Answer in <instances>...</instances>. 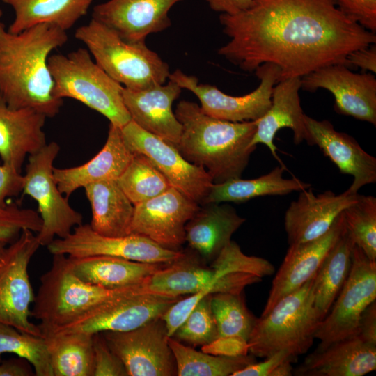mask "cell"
<instances>
[{"label": "cell", "mask_w": 376, "mask_h": 376, "mask_svg": "<svg viewBox=\"0 0 376 376\" xmlns=\"http://www.w3.org/2000/svg\"><path fill=\"white\" fill-rule=\"evenodd\" d=\"M219 21L230 40L218 54L246 72L274 64L279 81L329 65L347 67L350 53L376 42L375 33L344 13L336 0H253L238 14L221 13Z\"/></svg>", "instance_id": "1"}, {"label": "cell", "mask_w": 376, "mask_h": 376, "mask_svg": "<svg viewBox=\"0 0 376 376\" xmlns=\"http://www.w3.org/2000/svg\"><path fill=\"white\" fill-rule=\"evenodd\" d=\"M67 41L66 31L53 25L13 33L0 21V94L10 107L31 109L47 118L59 113L63 100L55 95L48 60Z\"/></svg>", "instance_id": "2"}, {"label": "cell", "mask_w": 376, "mask_h": 376, "mask_svg": "<svg viewBox=\"0 0 376 376\" xmlns=\"http://www.w3.org/2000/svg\"><path fill=\"white\" fill-rule=\"evenodd\" d=\"M182 125L175 146L190 163L201 166L213 183L241 178L256 146V120L230 122L212 117L196 102L181 100L174 111Z\"/></svg>", "instance_id": "3"}, {"label": "cell", "mask_w": 376, "mask_h": 376, "mask_svg": "<svg viewBox=\"0 0 376 376\" xmlns=\"http://www.w3.org/2000/svg\"><path fill=\"white\" fill-rule=\"evenodd\" d=\"M95 63L113 80L133 90L164 84L171 74L169 65L146 41H130L94 19L75 33Z\"/></svg>", "instance_id": "4"}, {"label": "cell", "mask_w": 376, "mask_h": 376, "mask_svg": "<svg viewBox=\"0 0 376 376\" xmlns=\"http://www.w3.org/2000/svg\"><path fill=\"white\" fill-rule=\"evenodd\" d=\"M48 64L58 98L76 100L120 128L131 120L123 99L124 87L95 63L86 48L50 55Z\"/></svg>", "instance_id": "5"}, {"label": "cell", "mask_w": 376, "mask_h": 376, "mask_svg": "<svg viewBox=\"0 0 376 376\" xmlns=\"http://www.w3.org/2000/svg\"><path fill=\"white\" fill-rule=\"evenodd\" d=\"M313 278L256 318L248 339L251 355L265 358L286 350L298 358L311 348L320 322L313 308Z\"/></svg>", "instance_id": "6"}, {"label": "cell", "mask_w": 376, "mask_h": 376, "mask_svg": "<svg viewBox=\"0 0 376 376\" xmlns=\"http://www.w3.org/2000/svg\"><path fill=\"white\" fill-rule=\"evenodd\" d=\"M108 290L88 283L73 272L70 258L53 254L50 268L40 278V286L31 310L41 329L64 327L113 295Z\"/></svg>", "instance_id": "7"}, {"label": "cell", "mask_w": 376, "mask_h": 376, "mask_svg": "<svg viewBox=\"0 0 376 376\" xmlns=\"http://www.w3.org/2000/svg\"><path fill=\"white\" fill-rule=\"evenodd\" d=\"M142 283L118 289L64 327L40 328V331H81L91 334L130 331L162 317L172 304L183 297L148 292Z\"/></svg>", "instance_id": "8"}, {"label": "cell", "mask_w": 376, "mask_h": 376, "mask_svg": "<svg viewBox=\"0 0 376 376\" xmlns=\"http://www.w3.org/2000/svg\"><path fill=\"white\" fill-rule=\"evenodd\" d=\"M60 151L55 141L47 143L29 155L22 192L38 204L42 226L37 238L40 246H48L55 238H64L77 226L83 216L72 208L58 188L54 176V162Z\"/></svg>", "instance_id": "9"}, {"label": "cell", "mask_w": 376, "mask_h": 376, "mask_svg": "<svg viewBox=\"0 0 376 376\" xmlns=\"http://www.w3.org/2000/svg\"><path fill=\"white\" fill-rule=\"evenodd\" d=\"M375 299L376 261L354 244L347 280L315 331V338L320 341L315 350L357 334L362 313Z\"/></svg>", "instance_id": "10"}, {"label": "cell", "mask_w": 376, "mask_h": 376, "mask_svg": "<svg viewBox=\"0 0 376 376\" xmlns=\"http://www.w3.org/2000/svg\"><path fill=\"white\" fill-rule=\"evenodd\" d=\"M40 246L34 232L24 229L4 249L0 260V322L42 336L38 324L29 320L35 295L28 267Z\"/></svg>", "instance_id": "11"}, {"label": "cell", "mask_w": 376, "mask_h": 376, "mask_svg": "<svg viewBox=\"0 0 376 376\" xmlns=\"http://www.w3.org/2000/svg\"><path fill=\"white\" fill-rule=\"evenodd\" d=\"M255 72L260 80L259 86L242 96L229 95L214 86L200 84L196 77L179 69L171 73L169 79L194 93L203 111L212 117L230 122L253 121L263 117L269 109L272 89L281 75L279 68L271 63L258 66Z\"/></svg>", "instance_id": "12"}, {"label": "cell", "mask_w": 376, "mask_h": 376, "mask_svg": "<svg viewBox=\"0 0 376 376\" xmlns=\"http://www.w3.org/2000/svg\"><path fill=\"white\" fill-rule=\"evenodd\" d=\"M120 132L132 153L146 157L171 187L202 203L213 184L204 168L190 163L174 144L144 130L132 120L120 128Z\"/></svg>", "instance_id": "13"}, {"label": "cell", "mask_w": 376, "mask_h": 376, "mask_svg": "<svg viewBox=\"0 0 376 376\" xmlns=\"http://www.w3.org/2000/svg\"><path fill=\"white\" fill-rule=\"evenodd\" d=\"M101 333L128 376L177 375L170 337L161 317L132 330Z\"/></svg>", "instance_id": "14"}, {"label": "cell", "mask_w": 376, "mask_h": 376, "mask_svg": "<svg viewBox=\"0 0 376 376\" xmlns=\"http://www.w3.org/2000/svg\"><path fill=\"white\" fill-rule=\"evenodd\" d=\"M53 254L80 258L109 256L127 260L170 264L182 254L181 251L164 248L148 237L130 233L121 237H109L95 232L89 224H80L64 238L54 239L48 246Z\"/></svg>", "instance_id": "15"}, {"label": "cell", "mask_w": 376, "mask_h": 376, "mask_svg": "<svg viewBox=\"0 0 376 376\" xmlns=\"http://www.w3.org/2000/svg\"><path fill=\"white\" fill-rule=\"evenodd\" d=\"M199 204L171 187L134 205L130 233L145 236L175 251L185 242V227Z\"/></svg>", "instance_id": "16"}, {"label": "cell", "mask_w": 376, "mask_h": 376, "mask_svg": "<svg viewBox=\"0 0 376 376\" xmlns=\"http://www.w3.org/2000/svg\"><path fill=\"white\" fill-rule=\"evenodd\" d=\"M301 88L309 92L326 89L333 94L338 113L376 125V79L373 73H354L344 64L329 65L301 77Z\"/></svg>", "instance_id": "17"}, {"label": "cell", "mask_w": 376, "mask_h": 376, "mask_svg": "<svg viewBox=\"0 0 376 376\" xmlns=\"http://www.w3.org/2000/svg\"><path fill=\"white\" fill-rule=\"evenodd\" d=\"M346 229L343 212L322 236L289 245L283 261L272 284L261 316L268 313L284 296L296 290L316 273L328 252Z\"/></svg>", "instance_id": "18"}, {"label": "cell", "mask_w": 376, "mask_h": 376, "mask_svg": "<svg viewBox=\"0 0 376 376\" xmlns=\"http://www.w3.org/2000/svg\"><path fill=\"white\" fill-rule=\"evenodd\" d=\"M358 196V193H352L348 189L338 195L330 190L316 195L311 187L301 191L285 213L284 227L289 245L324 235L344 210L357 201Z\"/></svg>", "instance_id": "19"}, {"label": "cell", "mask_w": 376, "mask_h": 376, "mask_svg": "<svg viewBox=\"0 0 376 376\" xmlns=\"http://www.w3.org/2000/svg\"><path fill=\"white\" fill-rule=\"evenodd\" d=\"M183 0H108L94 6L92 18L130 41L146 37L171 25L169 12Z\"/></svg>", "instance_id": "20"}, {"label": "cell", "mask_w": 376, "mask_h": 376, "mask_svg": "<svg viewBox=\"0 0 376 376\" xmlns=\"http://www.w3.org/2000/svg\"><path fill=\"white\" fill-rule=\"evenodd\" d=\"M304 121L309 140L318 146L343 174L354 178L348 189L352 193L376 182V158L366 152L352 136L335 130L328 120H318L304 114Z\"/></svg>", "instance_id": "21"}, {"label": "cell", "mask_w": 376, "mask_h": 376, "mask_svg": "<svg viewBox=\"0 0 376 376\" xmlns=\"http://www.w3.org/2000/svg\"><path fill=\"white\" fill-rule=\"evenodd\" d=\"M182 88L173 81L140 90L124 87L123 99L131 120L144 130L176 146L182 125L172 106Z\"/></svg>", "instance_id": "22"}, {"label": "cell", "mask_w": 376, "mask_h": 376, "mask_svg": "<svg viewBox=\"0 0 376 376\" xmlns=\"http://www.w3.org/2000/svg\"><path fill=\"white\" fill-rule=\"evenodd\" d=\"M376 369V345L358 334L315 350L293 369L296 376H363Z\"/></svg>", "instance_id": "23"}, {"label": "cell", "mask_w": 376, "mask_h": 376, "mask_svg": "<svg viewBox=\"0 0 376 376\" xmlns=\"http://www.w3.org/2000/svg\"><path fill=\"white\" fill-rule=\"evenodd\" d=\"M244 222L245 219L228 204H199L185 225V242L204 263H211Z\"/></svg>", "instance_id": "24"}, {"label": "cell", "mask_w": 376, "mask_h": 376, "mask_svg": "<svg viewBox=\"0 0 376 376\" xmlns=\"http://www.w3.org/2000/svg\"><path fill=\"white\" fill-rule=\"evenodd\" d=\"M301 78L293 77L279 81L272 89L271 105L265 114L256 120V130L251 141L252 146L263 144L272 155L279 159L274 140L277 132L285 127L293 132L294 142L299 144L309 136L304 121L299 91Z\"/></svg>", "instance_id": "25"}, {"label": "cell", "mask_w": 376, "mask_h": 376, "mask_svg": "<svg viewBox=\"0 0 376 376\" xmlns=\"http://www.w3.org/2000/svg\"><path fill=\"white\" fill-rule=\"evenodd\" d=\"M47 117L28 108L10 107L0 94V157L21 172L27 155L47 143L43 127Z\"/></svg>", "instance_id": "26"}, {"label": "cell", "mask_w": 376, "mask_h": 376, "mask_svg": "<svg viewBox=\"0 0 376 376\" xmlns=\"http://www.w3.org/2000/svg\"><path fill=\"white\" fill-rule=\"evenodd\" d=\"M133 153L126 146L120 128L109 123L107 141L100 151L84 164L54 168L60 191L68 198L81 187L104 180H117L130 162Z\"/></svg>", "instance_id": "27"}, {"label": "cell", "mask_w": 376, "mask_h": 376, "mask_svg": "<svg viewBox=\"0 0 376 376\" xmlns=\"http://www.w3.org/2000/svg\"><path fill=\"white\" fill-rule=\"evenodd\" d=\"M196 253L183 252L180 257L162 267L147 278L143 285L148 292L171 297L195 294L232 272L212 262L205 266Z\"/></svg>", "instance_id": "28"}, {"label": "cell", "mask_w": 376, "mask_h": 376, "mask_svg": "<svg viewBox=\"0 0 376 376\" xmlns=\"http://www.w3.org/2000/svg\"><path fill=\"white\" fill-rule=\"evenodd\" d=\"M68 257L74 273L80 279L108 290L121 289L141 283L167 265L109 256Z\"/></svg>", "instance_id": "29"}, {"label": "cell", "mask_w": 376, "mask_h": 376, "mask_svg": "<svg viewBox=\"0 0 376 376\" xmlns=\"http://www.w3.org/2000/svg\"><path fill=\"white\" fill-rule=\"evenodd\" d=\"M91 208V228L98 234L121 237L130 234L134 205L117 180H104L84 187Z\"/></svg>", "instance_id": "30"}, {"label": "cell", "mask_w": 376, "mask_h": 376, "mask_svg": "<svg viewBox=\"0 0 376 376\" xmlns=\"http://www.w3.org/2000/svg\"><path fill=\"white\" fill-rule=\"evenodd\" d=\"M10 6L15 17L8 30L18 33L47 24L63 31L71 29L87 14L95 0H1Z\"/></svg>", "instance_id": "31"}, {"label": "cell", "mask_w": 376, "mask_h": 376, "mask_svg": "<svg viewBox=\"0 0 376 376\" xmlns=\"http://www.w3.org/2000/svg\"><path fill=\"white\" fill-rule=\"evenodd\" d=\"M284 171L285 166L281 164L256 178L243 180L238 178L221 183H213L202 203H240L259 196H283L311 187L310 183L296 178H284Z\"/></svg>", "instance_id": "32"}, {"label": "cell", "mask_w": 376, "mask_h": 376, "mask_svg": "<svg viewBox=\"0 0 376 376\" xmlns=\"http://www.w3.org/2000/svg\"><path fill=\"white\" fill-rule=\"evenodd\" d=\"M354 242L344 230L322 261L313 278V308L320 321L330 311L349 275Z\"/></svg>", "instance_id": "33"}, {"label": "cell", "mask_w": 376, "mask_h": 376, "mask_svg": "<svg viewBox=\"0 0 376 376\" xmlns=\"http://www.w3.org/2000/svg\"><path fill=\"white\" fill-rule=\"evenodd\" d=\"M54 376H93V334L41 331Z\"/></svg>", "instance_id": "34"}, {"label": "cell", "mask_w": 376, "mask_h": 376, "mask_svg": "<svg viewBox=\"0 0 376 376\" xmlns=\"http://www.w3.org/2000/svg\"><path fill=\"white\" fill-rule=\"evenodd\" d=\"M178 376H232L256 361L253 355L222 357L197 351L170 337Z\"/></svg>", "instance_id": "35"}, {"label": "cell", "mask_w": 376, "mask_h": 376, "mask_svg": "<svg viewBox=\"0 0 376 376\" xmlns=\"http://www.w3.org/2000/svg\"><path fill=\"white\" fill-rule=\"evenodd\" d=\"M117 182L134 205L160 195L171 187L164 175L141 154L133 155Z\"/></svg>", "instance_id": "36"}, {"label": "cell", "mask_w": 376, "mask_h": 376, "mask_svg": "<svg viewBox=\"0 0 376 376\" xmlns=\"http://www.w3.org/2000/svg\"><path fill=\"white\" fill-rule=\"evenodd\" d=\"M261 281L262 278L252 274L230 272L221 276L203 290L179 299L161 317L169 337L173 336L196 304L205 296L217 292L240 294L246 286Z\"/></svg>", "instance_id": "37"}, {"label": "cell", "mask_w": 376, "mask_h": 376, "mask_svg": "<svg viewBox=\"0 0 376 376\" xmlns=\"http://www.w3.org/2000/svg\"><path fill=\"white\" fill-rule=\"evenodd\" d=\"M210 304L218 337L234 336L248 341L256 318L247 308L242 293H213Z\"/></svg>", "instance_id": "38"}, {"label": "cell", "mask_w": 376, "mask_h": 376, "mask_svg": "<svg viewBox=\"0 0 376 376\" xmlns=\"http://www.w3.org/2000/svg\"><path fill=\"white\" fill-rule=\"evenodd\" d=\"M12 353L28 361L36 376H54L45 338L0 322V358Z\"/></svg>", "instance_id": "39"}, {"label": "cell", "mask_w": 376, "mask_h": 376, "mask_svg": "<svg viewBox=\"0 0 376 376\" xmlns=\"http://www.w3.org/2000/svg\"><path fill=\"white\" fill-rule=\"evenodd\" d=\"M347 232L354 244L376 261V198L359 195L357 201L344 210Z\"/></svg>", "instance_id": "40"}, {"label": "cell", "mask_w": 376, "mask_h": 376, "mask_svg": "<svg viewBox=\"0 0 376 376\" xmlns=\"http://www.w3.org/2000/svg\"><path fill=\"white\" fill-rule=\"evenodd\" d=\"M210 297L206 295L196 304L172 338L194 346L205 345L218 338Z\"/></svg>", "instance_id": "41"}, {"label": "cell", "mask_w": 376, "mask_h": 376, "mask_svg": "<svg viewBox=\"0 0 376 376\" xmlns=\"http://www.w3.org/2000/svg\"><path fill=\"white\" fill-rule=\"evenodd\" d=\"M42 220L38 212L22 208L15 203L0 207V240L9 244L15 241L24 229L38 233Z\"/></svg>", "instance_id": "42"}, {"label": "cell", "mask_w": 376, "mask_h": 376, "mask_svg": "<svg viewBox=\"0 0 376 376\" xmlns=\"http://www.w3.org/2000/svg\"><path fill=\"white\" fill-rule=\"evenodd\" d=\"M93 376H128L118 357L110 349L101 332L93 334Z\"/></svg>", "instance_id": "43"}, {"label": "cell", "mask_w": 376, "mask_h": 376, "mask_svg": "<svg viewBox=\"0 0 376 376\" xmlns=\"http://www.w3.org/2000/svg\"><path fill=\"white\" fill-rule=\"evenodd\" d=\"M340 9L366 29L375 33L376 0H336Z\"/></svg>", "instance_id": "44"}, {"label": "cell", "mask_w": 376, "mask_h": 376, "mask_svg": "<svg viewBox=\"0 0 376 376\" xmlns=\"http://www.w3.org/2000/svg\"><path fill=\"white\" fill-rule=\"evenodd\" d=\"M297 357L286 350L277 352L265 357L260 362H253L245 368L235 372L232 376H274L276 370L285 361L292 360L295 362Z\"/></svg>", "instance_id": "45"}, {"label": "cell", "mask_w": 376, "mask_h": 376, "mask_svg": "<svg viewBox=\"0 0 376 376\" xmlns=\"http://www.w3.org/2000/svg\"><path fill=\"white\" fill-rule=\"evenodd\" d=\"M201 350L217 356L240 357L248 354L249 346L248 341L241 337L221 336L203 345Z\"/></svg>", "instance_id": "46"}, {"label": "cell", "mask_w": 376, "mask_h": 376, "mask_svg": "<svg viewBox=\"0 0 376 376\" xmlns=\"http://www.w3.org/2000/svg\"><path fill=\"white\" fill-rule=\"evenodd\" d=\"M23 183L21 172L6 164L0 165V207L6 205L7 198L22 191Z\"/></svg>", "instance_id": "47"}, {"label": "cell", "mask_w": 376, "mask_h": 376, "mask_svg": "<svg viewBox=\"0 0 376 376\" xmlns=\"http://www.w3.org/2000/svg\"><path fill=\"white\" fill-rule=\"evenodd\" d=\"M347 67L351 65L360 68L364 71L376 72V46L375 44L355 50L347 57Z\"/></svg>", "instance_id": "48"}, {"label": "cell", "mask_w": 376, "mask_h": 376, "mask_svg": "<svg viewBox=\"0 0 376 376\" xmlns=\"http://www.w3.org/2000/svg\"><path fill=\"white\" fill-rule=\"evenodd\" d=\"M357 334L365 341L376 345V301L370 304L362 313Z\"/></svg>", "instance_id": "49"}, {"label": "cell", "mask_w": 376, "mask_h": 376, "mask_svg": "<svg viewBox=\"0 0 376 376\" xmlns=\"http://www.w3.org/2000/svg\"><path fill=\"white\" fill-rule=\"evenodd\" d=\"M30 363L23 358L10 359L0 362V376L35 375Z\"/></svg>", "instance_id": "50"}, {"label": "cell", "mask_w": 376, "mask_h": 376, "mask_svg": "<svg viewBox=\"0 0 376 376\" xmlns=\"http://www.w3.org/2000/svg\"><path fill=\"white\" fill-rule=\"evenodd\" d=\"M217 12L233 15L247 10L253 0H205Z\"/></svg>", "instance_id": "51"}, {"label": "cell", "mask_w": 376, "mask_h": 376, "mask_svg": "<svg viewBox=\"0 0 376 376\" xmlns=\"http://www.w3.org/2000/svg\"><path fill=\"white\" fill-rule=\"evenodd\" d=\"M7 244L6 242L0 240V260Z\"/></svg>", "instance_id": "52"}, {"label": "cell", "mask_w": 376, "mask_h": 376, "mask_svg": "<svg viewBox=\"0 0 376 376\" xmlns=\"http://www.w3.org/2000/svg\"><path fill=\"white\" fill-rule=\"evenodd\" d=\"M3 15V11L0 8V17Z\"/></svg>", "instance_id": "53"}]
</instances>
